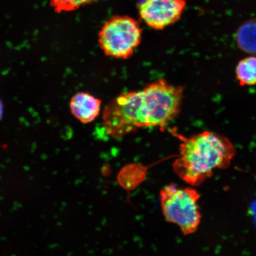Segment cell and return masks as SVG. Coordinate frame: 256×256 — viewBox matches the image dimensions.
I'll return each instance as SVG.
<instances>
[{
  "label": "cell",
  "instance_id": "4",
  "mask_svg": "<svg viewBox=\"0 0 256 256\" xmlns=\"http://www.w3.org/2000/svg\"><path fill=\"white\" fill-rule=\"evenodd\" d=\"M139 22L126 15L112 16L105 22L98 42L105 55L120 60L132 56L142 40Z\"/></svg>",
  "mask_w": 256,
  "mask_h": 256
},
{
  "label": "cell",
  "instance_id": "6",
  "mask_svg": "<svg viewBox=\"0 0 256 256\" xmlns=\"http://www.w3.org/2000/svg\"><path fill=\"white\" fill-rule=\"evenodd\" d=\"M102 100L88 92H79L70 102V108L76 120L89 124L98 118L101 110Z\"/></svg>",
  "mask_w": 256,
  "mask_h": 256
},
{
  "label": "cell",
  "instance_id": "5",
  "mask_svg": "<svg viewBox=\"0 0 256 256\" xmlns=\"http://www.w3.org/2000/svg\"><path fill=\"white\" fill-rule=\"evenodd\" d=\"M186 6V0H142L138 4V12L144 23L160 30L180 20Z\"/></svg>",
  "mask_w": 256,
  "mask_h": 256
},
{
  "label": "cell",
  "instance_id": "9",
  "mask_svg": "<svg viewBox=\"0 0 256 256\" xmlns=\"http://www.w3.org/2000/svg\"><path fill=\"white\" fill-rule=\"evenodd\" d=\"M57 14L76 10L83 6L91 4L97 0H49Z\"/></svg>",
  "mask_w": 256,
  "mask_h": 256
},
{
  "label": "cell",
  "instance_id": "8",
  "mask_svg": "<svg viewBox=\"0 0 256 256\" xmlns=\"http://www.w3.org/2000/svg\"><path fill=\"white\" fill-rule=\"evenodd\" d=\"M236 81L242 86L256 85V56L240 60L236 68Z\"/></svg>",
  "mask_w": 256,
  "mask_h": 256
},
{
  "label": "cell",
  "instance_id": "3",
  "mask_svg": "<svg viewBox=\"0 0 256 256\" xmlns=\"http://www.w3.org/2000/svg\"><path fill=\"white\" fill-rule=\"evenodd\" d=\"M200 199V194L194 188H178L172 184L160 192L163 216L168 222L177 225L184 235L196 232L199 227L202 219Z\"/></svg>",
  "mask_w": 256,
  "mask_h": 256
},
{
  "label": "cell",
  "instance_id": "2",
  "mask_svg": "<svg viewBox=\"0 0 256 256\" xmlns=\"http://www.w3.org/2000/svg\"><path fill=\"white\" fill-rule=\"evenodd\" d=\"M180 140V152L172 164L176 174L186 183L198 186L216 169L229 167L236 154L228 138L212 131L186 137L172 131Z\"/></svg>",
  "mask_w": 256,
  "mask_h": 256
},
{
  "label": "cell",
  "instance_id": "7",
  "mask_svg": "<svg viewBox=\"0 0 256 256\" xmlns=\"http://www.w3.org/2000/svg\"><path fill=\"white\" fill-rule=\"evenodd\" d=\"M236 46L243 52L256 56V18L243 22L236 34Z\"/></svg>",
  "mask_w": 256,
  "mask_h": 256
},
{
  "label": "cell",
  "instance_id": "1",
  "mask_svg": "<svg viewBox=\"0 0 256 256\" xmlns=\"http://www.w3.org/2000/svg\"><path fill=\"white\" fill-rule=\"evenodd\" d=\"M184 88L160 79L138 91L121 94L104 108L102 120L108 135L120 138L144 127L165 128L180 114Z\"/></svg>",
  "mask_w": 256,
  "mask_h": 256
},
{
  "label": "cell",
  "instance_id": "10",
  "mask_svg": "<svg viewBox=\"0 0 256 256\" xmlns=\"http://www.w3.org/2000/svg\"><path fill=\"white\" fill-rule=\"evenodd\" d=\"M3 114V104L1 100H0V120H2Z\"/></svg>",
  "mask_w": 256,
  "mask_h": 256
}]
</instances>
